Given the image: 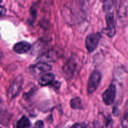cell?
Listing matches in <instances>:
<instances>
[{
    "instance_id": "obj_4",
    "label": "cell",
    "mask_w": 128,
    "mask_h": 128,
    "mask_svg": "<svg viewBox=\"0 0 128 128\" xmlns=\"http://www.w3.org/2000/svg\"><path fill=\"white\" fill-rule=\"evenodd\" d=\"M101 34L99 32L90 34L86 38V47L88 52H91L94 51L98 46L101 40Z\"/></svg>"
},
{
    "instance_id": "obj_14",
    "label": "cell",
    "mask_w": 128,
    "mask_h": 128,
    "mask_svg": "<svg viewBox=\"0 0 128 128\" xmlns=\"http://www.w3.org/2000/svg\"><path fill=\"white\" fill-rule=\"evenodd\" d=\"M115 3L116 2L114 1H107L104 2L103 8L106 13L107 12H113Z\"/></svg>"
},
{
    "instance_id": "obj_5",
    "label": "cell",
    "mask_w": 128,
    "mask_h": 128,
    "mask_svg": "<svg viewBox=\"0 0 128 128\" xmlns=\"http://www.w3.org/2000/svg\"><path fill=\"white\" fill-rule=\"evenodd\" d=\"M22 82L23 79L21 76L17 77L14 80L8 91V96L9 98L12 99L19 94L22 88Z\"/></svg>"
},
{
    "instance_id": "obj_1",
    "label": "cell",
    "mask_w": 128,
    "mask_h": 128,
    "mask_svg": "<svg viewBox=\"0 0 128 128\" xmlns=\"http://www.w3.org/2000/svg\"><path fill=\"white\" fill-rule=\"evenodd\" d=\"M116 23L119 28L125 27L128 24V0H122L120 2Z\"/></svg>"
},
{
    "instance_id": "obj_16",
    "label": "cell",
    "mask_w": 128,
    "mask_h": 128,
    "mask_svg": "<svg viewBox=\"0 0 128 128\" xmlns=\"http://www.w3.org/2000/svg\"><path fill=\"white\" fill-rule=\"evenodd\" d=\"M44 124L42 121H38L35 123V128H43Z\"/></svg>"
},
{
    "instance_id": "obj_7",
    "label": "cell",
    "mask_w": 128,
    "mask_h": 128,
    "mask_svg": "<svg viewBox=\"0 0 128 128\" xmlns=\"http://www.w3.org/2000/svg\"><path fill=\"white\" fill-rule=\"evenodd\" d=\"M51 66L44 62H40L36 63L31 66L30 69L31 71L36 74L43 73V72H47L51 70Z\"/></svg>"
},
{
    "instance_id": "obj_15",
    "label": "cell",
    "mask_w": 128,
    "mask_h": 128,
    "mask_svg": "<svg viewBox=\"0 0 128 128\" xmlns=\"http://www.w3.org/2000/svg\"><path fill=\"white\" fill-rule=\"evenodd\" d=\"M71 128H86L84 123H76L72 125Z\"/></svg>"
},
{
    "instance_id": "obj_9",
    "label": "cell",
    "mask_w": 128,
    "mask_h": 128,
    "mask_svg": "<svg viewBox=\"0 0 128 128\" xmlns=\"http://www.w3.org/2000/svg\"><path fill=\"white\" fill-rule=\"evenodd\" d=\"M54 80V75L52 73H47L41 76L38 80V83L42 86H46L52 83Z\"/></svg>"
},
{
    "instance_id": "obj_11",
    "label": "cell",
    "mask_w": 128,
    "mask_h": 128,
    "mask_svg": "<svg viewBox=\"0 0 128 128\" xmlns=\"http://www.w3.org/2000/svg\"><path fill=\"white\" fill-rule=\"evenodd\" d=\"M74 65H76V63H74V61L72 60H70V61L68 62V63L66 64L64 66V68L63 71L64 72V74H71V73L74 71V70L76 68H74Z\"/></svg>"
},
{
    "instance_id": "obj_2",
    "label": "cell",
    "mask_w": 128,
    "mask_h": 128,
    "mask_svg": "<svg viewBox=\"0 0 128 128\" xmlns=\"http://www.w3.org/2000/svg\"><path fill=\"white\" fill-rule=\"evenodd\" d=\"M101 72L98 70H94L91 72L88 82L87 90L89 94H92L97 90L101 82Z\"/></svg>"
},
{
    "instance_id": "obj_3",
    "label": "cell",
    "mask_w": 128,
    "mask_h": 128,
    "mask_svg": "<svg viewBox=\"0 0 128 128\" xmlns=\"http://www.w3.org/2000/svg\"><path fill=\"white\" fill-rule=\"evenodd\" d=\"M106 27L103 32L108 37L112 38L116 34V21L113 12H107L106 15Z\"/></svg>"
},
{
    "instance_id": "obj_12",
    "label": "cell",
    "mask_w": 128,
    "mask_h": 128,
    "mask_svg": "<svg viewBox=\"0 0 128 128\" xmlns=\"http://www.w3.org/2000/svg\"><path fill=\"white\" fill-rule=\"evenodd\" d=\"M70 106H71V108L74 109V110L82 109V101H81V98L79 97L72 98L70 101Z\"/></svg>"
},
{
    "instance_id": "obj_17",
    "label": "cell",
    "mask_w": 128,
    "mask_h": 128,
    "mask_svg": "<svg viewBox=\"0 0 128 128\" xmlns=\"http://www.w3.org/2000/svg\"><path fill=\"white\" fill-rule=\"evenodd\" d=\"M1 16H3V14H4V12H6V10H5L4 8V7L3 6H2V5H1Z\"/></svg>"
},
{
    "instance_id": "obj_6",
    "label": "cell",
    "mask_w": 128,
    "mask_h": 128,
    "mask_svg": "<svg viewBox=\"0 0 128 128\" xmlns=\"http://www.w3.org/2000/svg\"><path fill=\"white\" fill-rule=\"evenodd\" d=\"M116 88L114 84H111L107 90L102 93V99L106 105H111L113 103L116 98Z\"/></svg>"
},
{
    "instance_id": "obj_10",
    "label": "cell",
    "mask_w": 128,
    "mask_h": 128,
    "mask_svg": "<svg viewBox=\"0 0 128 128\" xmlns=\"http://www.w3.org/2000/svg\"><path fill=\"white\" fill-rule=\"evenodd\" d=\"M31 126V122L26 116H22L16 123V128H28Z\"/></svg>"
},
{
    "instance_id": "obj_8",
    "label": "cell",
    "mask_w": 128,
    "mask_h": 128,
    "mask_svg": "<svg viewBox=\"0 0 128 128\" xmlns=\"http://www.w3.org/2000/svg\"><path fill=\"white\" fill-rule=\"evenodd\" d=\"M31 44L25 41H20L15 44L13 46V50L18 54H24L27 52L31 49Z\"/></svg>"
},
{
    "instance_id": "obj_13",
    "label": "cell",
    "mask_w": 128,
    "mask_h": 128,
    "mask_svg": "<svg viewBox=\"0 0 128 128\" xmlns=\"http://www.w3.org/2000/svg\"><path fill=\"white\" fill-rule=\"evenodd\" d=\"M121 126L123 128H128V101L126 102L124 112L121 118Z\"/></svg>"
}]
</instances>
